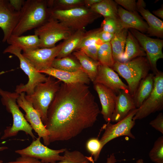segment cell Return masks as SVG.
<instances>
[{"instance_id": "29", "label": "cell", "mask_w": 163, "mask_h": 163, "mask_svg": "<svg viewBox=\"0 0 163 163\" xmlns=\"http://www.w3.org/2000/svg\"><path fill=\"white\" fill-rule=\"evenodd\" d=\"M51 67L57 69L69 72H75L79 70L83 71L78 62L68 56L55 58L52 63Z\"/></svg>"}, {"instance_id": "36", "label": "cell", "mask_w": 163, "mask_h": 163, "mask_svg": "<svg viewBox=\"0 0 163 163\" xmlns=\"http://www.w3.org/2000/svg\"><path fill=\"white\" fill-rule=\"evenodd\" d=\"M101 28L103 31L114 34L123 29L121 25L119 18H104L101 23Z\"/></svg>"}, {"instance_id": "27", "label": "cell", "mask_w": 163, "mask_h": 163, "mask_svg": "<svg viewBox=\"0 0 163 163\" xmlns=\"http://www.w3.org/2000/svg\"><path fill=\"white\" fill-rule=\"evenodd\" d=\"M117 4L112 0H101L100 2L94 5L90 8L93 12L104 18H111L119 19Z\"/></svg>"}, {"instance_id": "12", "label": "cell", "mask_w": 163, "mask_h": 163, "mask_svg": "<svg viewBox=\"0 0 163 163\" xmlns=\"http://www.w3.org/2000/svg\"><path fill=\"white\" fill-rule=\"evenodd\" d=\"M129 30L145 51L151 69L155 75L159 71L157 67V62L163 58V40L150 38L134 29Z\"/></svg>"}, {"instance_id": "4", "label": "cell", "mask_w": 163, "mask_h": 163, "mask_svg": "<svg viewBox=\"0 0 163 163\" xmlns=\"http://www.w3.org/2000/svg\"><path fill=\"white\" fill-rule=\"evenodd\" d=\"M111 68L126 81L129 92L133 97L140 82L148 75L151 69L145 56L137 57L124 62L114 61Z\"/></svg>"}, {"instance_id": "18", "label": "cell", "mask_w": 163, "mask_h": 163, "mask_svg": "<svg viewBox=\"0 0 163 163\" xmlns=\"http://www.w3.org/2000/svg\"><path fill=\"white\" fill-rule=\"evenodd\" d=\"M136 108L133 98L128 91L121 90L117 95L111 122H117Z\"/></svg>"}, {"instance_id": "47", "label": "cell", "mask_w": 163, "mask_h": 163, "mask_svg": "<svg viewBox=\"0 0 163 163\" xmlns=\"http://www.w3.org/2000/svg\"><path fill=\"white\" fill-rule=\"evenodd\" d=\"M136 163H144V162L142 159H139L136 161Z\"/></svg>"}, {"instance_id": "19", "label": "cell", "mask_w": 163, "mask_h": 163, "mask_svg": "<svg viewBox=\"0 0 163 163\" xmlns=\"http://www.w3.org/2000/svg\"><path fill=\"white\" fill-rule=\"evenodd\" d=\"M39 72L52 76L62 82L67 84L81 83L88 85L91 81L87 75L82 70L69 72L51 67Z\"/></svg>"}, {"instance_id": "43", "label": "cell", "mask_w": 163, "mask_h": 163, "mask_svg": "<svg viewBox=\"0 0 163 163\" xmlns=\"http://www.w3.org/2000/svg\"><path fill=\"white\" fill-rule=\"evenodd\" d=\"M101 0H84V4L87 8H91L94 5L100 2Z\"/></svg>"}, {"instance_id": "41", "label": "cell", "mask_w": 163, "mask_h": 163, "mask_svg": "<svg viewBox=\"0 0 163 163\" xmlns=\"http://www.w3.org/2000/svg\"><path fill=\"white\" fill-rule=\"evenodd\" d=\"M114 34L101 30L99 33L98 37L103 43L110 42Z\"/></svg>"}, {"instance_id": "33", "label": "cell", "mask_w": 163, "mask_h": 163, "mask_svg": "<svg viewBox=\"0 0 163 163\" xmlns=\"http://www.w3.org/2000/svg\"><path fill=\"white\" fill-rule=\"evenodd\" d=\"M151 160L155 163H163V136L159 137L155 142L149 153Z\"/></svg>"}, {"instance_id": "11", "label": "cell", "mask_w": 163, "mask_h": 163, "mask_svg": "<svg viewBox=\"0 0 163 163\" xmlns=\"http://www.w3.org/2000/svg\"><path fill=\"white\" fill-rule=\"evenodd\" d=\"M40 139L38 137L33 140L29 146L17 150L15 152L20 156H28L40 160L43 163H55L62 160L63 156L60 154L64 152L66 149L58 150L50 149L41 143Z\"/></svg>"}, {"instance_id": "39", "label": "cell", "mask_w": 163, "mask_h": 163, "mask_svg": "<svg viewBox=\"0 0 163 163\" xmlns=\"http://www.w3.org/2000/svg\"><path fill=\"white\" fill-rule=\"evenodd\" d=\"M149 124L156 130L163 134V113H159L154 119L150 122Z\"/></svg>"}, {"instance_id": "15", "label": "cell", "mask_w": 163, "mask_h": 163, "mask_svg": "<svg viewBox=\"0 0 163 163\" xmlns=\"http://www.w3.org/2000/svg\"><path fill=\"white\" fill-rule=\"evenodd\" d=\"M20 15V11H15L8 0H0V28L4 34L2 42H6L12 35Z\"/></svg>"}, {"instance_id": "25", "label": "cell", "mask_w": 163, "mask_h": 163, "mask_svg": "<svg viewBox=\"0 0 163 163\" xmlns=\"http://www.w3.org/2000/svg\"><path fill=\"white\" fill-rule=\"evenodd\" d=\"M73 54L78 61L83 72L93 82L97 75L100 62L89 57L80 50L73 52Z\"/></svg>"}, {"instance_id": "9", "label": "cell", "mask_w": 163, "mask_h": 163, "mask_svg": "<svg viewBox=\"0 0 163 163\" xmlns=\"http://www.w3.org/2000/svg\"><path fill=\"white\" fill-rule=\"evenodd\" d=\"M163 109V72L159 71L155 75L153 89L137 111L133 120H141Z\"/></svg>"}, {"instance_id": "32", "label": "cell", "mask_w": 163, "mask_h": 163, "mask_svg": "<svg viewBox=\"0 0 163 163\" xmlns=\"http://www.w3.org/2000/svg\"><path fill=\"white\" fill-rule=\"evenodd\" d=\"M101 30L100 27L92 30L89 32L85 33L76 50H79L90 45L96 44H101L103 43L98 37L99 33Z\"/></svg>"}, {"instance_id": "21", "label": "cell", "mask_w": 163, "mask_h": 163, "mask_svg": "<svg viewBox=\"0 0 163 163\" xmlns=\"http://www.w3.org/2000/svg\"><path fill=\"white\" fill-rule=\"evenodd\" d=\"M146 4L143 0H139L136 2L137 11L146 21L149 26L146 33L150 36L159 38L163 37V22L145 8Z\"/></svg>"}, {"instance_id": "20", "label": "cell", "mask_w": 163, "mask_h": 163, "mask_svg": "<svg viewBox=\"0 0 163 163\" xmlns=\"http://www.w3.org/2000/svg\"><path fill=\"white\" fill-rule=\"evenodd\" d=\"M119 21L123 28H132L142 33H146L149 26L138 13L129 12L119 6L118 8Z\"/></svg>"}, {"instance_id": "24", "label": "cell", "mask_w": 163, "mask_h": 163, "mask_svg": "<svg viewBox=\"0 0 163 163\" xmlns=\"http://www.w3.org/2000/svg\"><path fill=\"white\" fill-rule=\"evenodd\" d=\"M146 56L143 48L130 31L128 30L124 52L120 62H126L137 57Z\"/></svg>"}, {"instance_id": "28", "label": "cell", "mask_w": 163, "mask_h": 163, "mask_svg": "<svg viewBox=\"0 0 163 163\" xmlns=\"http://www.w3.org/2000/svg\"><path fill=\"white\" fill-rule=\"evenodd\" d=\"M85 33L84 30H78L65 40L56 58H61L68 56L76 50Z\"/></svg>"}, {"instance_id": "2", "label": "cell", "mask_w": 163, "mask_h": 163, "mask_svg": "<svg viewBox=\"0 0 163 163\" xmlns=\"http://www.w3.org/2000/svg\"><path fill=\"white\" fill-rule=\"evenodd\" d=\"M47 1L43 0L25 1L20 17L12 35L21 36L25 32L39 27L50 17Z\"/></svg>"}, {"instance_id": "13", "label": "cell", "mask_w": 163, "mask_h": 163, "mask_svg": "<svg viewBox=\"0 0 163 163\" xmlns=\"http://www.w3.org/2000/svg\"><path fill=\"white\" fill-rule=\"evenodd\" d=\"M25 96V92L19 94L17 99V103L25 112L24 117L39 137L43 139L44 145L48 146L50 144L49 139L50 133L43 123L40 114L26 99Z\"/></svg>"}, {"instance_id": "23", "label": "cell", "mask_w": 163, "mask_h": 163, "mask_svg": "<svg viewBox=\"0 0 163 163\" xmlns=\"http://www.w3.org/2000/svg\"><path fill=\"white\" fill-rule=\"evenodd\" d=\"M6 42L7 43L19 48L23 52L40 48V42L36 35L17 36L11 35Z\"/></svg>"}, {"instance_id": "1", "label": "cell", "mask_w": 163, "mask_h": 163, "mask_svg": "<svg viewBox=\"0 0 163 163\" xmlns=\"http://www.w3.org/2000/svg\"><path fill=\"white\" fill-rule=\"evenodd\" d=\"M100 112L88 85L61 82L44 125L50 133V143L70 140L92 127Z\"/></svg>"}, {"instance_id": "31", "label": "cell", "mask_w": 163, "mask_h": 163, "mask_svg": "<svg viewBox=\"0 0 163 163\" xmlns=\"http://www.w3.org/2000/svg\"><path fill=\"white\" fill-rule=\"evenodd\" d=\"M97 60L101 64L112 68L114 63L110 42L102 43L97 53Z\"/></svg>"}, {"instance_id": "3", "label": "cell", "mask_w": 163, "mask_h": 163, "mask_svg": "<svg viewBox=\"0 0 163 163\" xmlns=\"http://www.w3.org/2000/svg\"><path fill=\"white\" fill-rule=\"evenodd\" d=\"M19 94L3 90L0 88V95L2 104L5 106L7 111L11 113L13 118V124L7 127L4 130L1 139L16 136L20 131L24 132L30 136L33 140L37 138L33 133V129L27 121L24 115L20 110L17 99Z\"/></svg>"}, {"instance_id": "48", "label": "cell", "mask_w": 163, "mask_h": 163, "mask_svg": "<svg viewBox=\"0 0 163 163\" xmlns=\"http://www.w3.org/2000/svg\"><path fill=\"white\" fill-rule=\"evenodd\" d=\"M3 161L2 160H0V163H3Z\"/></svg>"}, {"instance_id": "5", "label": "cell", "mask_w": 163, "mask_h": 163, "mask_svg": "<svg viewBox=\"0 0 163 163\" xmlns=\"http://www.w3.org/2000/svg\"><path fill=\"white\" fill-rule=\"evenodd\" d=\"M61 83L60 80L49 75L45 82L36 86L31 94L25 95L26 99L40 114L44 125L47 121L49 107L59 89Z\"/></svg>"}, {"instance_id": "17", "label": "cell", "mask_w": 163, "mask_h": 163, "mask_svg": "<svg viewBox=\"0 0 163 163\" xmlns=\"http://www.w3.org/2000/svg\"><path fill=\"white\" fill-rule=\"evenodd\" d=\"M94 85L101 104V113L106 122H110L117 95L112 90L102 84L96 83Z\"/></svg>"}, {"instance_id": "7", "label": "cell", "mask_w": 163, "mask_h": 163, "mask_svg": "<svg viewBox=\"0 0 163 163\" xmlns=\"http://www.w3.org/2000/svg\"><path fill=\"white\" fill-rule=\"evenodd\" d=\"M73 33L72 29L51 17L34 30V34L40 40V48L53 47L58 42L66 40Z\"/></svg>"}, {"instance_id": "42", "label": "cell", "mask_w": 163, "mask_h": 163, "mask_svg": "<svg viewBox=\"0 0 163 163\" xmlns=\"http://www.w3.org/2000/svg\"><path fill=\"white\" fill-rule=\"evenodd\" d=\"M9 3L12 8L16 11H20L25 2L24 0H8Z\"/></svg>"}, {"instance_id": "46", "label": "cell", "mask_w": 163, "mask_h": 163, "mask_svg": "<svg viewBox=\"0 0 163 163\" xmlns=\"http://www.w3.org/2000/svg\"><path fill=\"white\" fill-rule=\"evenodd\" d=\"M1 135V133H0V136ZM8 148L6 146H2V147H0V151H3L4 150L7 149H8Z\"/></svg>"}, {"instance_id": "16", "label": "cell", "mask_w": 163, "mask_h": 163, "mask_svg": "<svg viewBox=\"0 0 163 163\" xmlns=\"http://www.w3.org/2000/svg\"><path fill=\"white\" fill-rule=\"evenodd\" d=\"M94 84H102L117 94L121 91H128L127 85L123 83L117 74L111 68L100 64ZM129 92V91H128Z\"/></svg>"}, {"instance_id": "45", "label": "cell", "mask_w": 163, "mask_h": 163, "mask_svg": "<svg viewBox=\"0 0 163 163\" xmlns=\"http://www.w3.org/2000/svg\"><path fill=\"white\" fill-rule=\"evenodd\" d=\"M117 161L116 157L113 153L110 154L107 159L106 163H115Z\"/></svg>"}, {"instance_id": "26", "label": "cell", "mask_w": 163, "mask_h": 163, "mask_svg": "<svg viewBox=\"0 0 163 163\" xmlns=\"http://www.w3.org/2000/svg\"><path fill=\"white\" fill-rule=\"evenodd\" d=\"M128 31V29L123 28L114 34L110 42L114 61H121L124 52Z\"/></svg>"}, {"instance_id": "38", "label": "cell", "mask_w": 163, "mask_h": 163, "mask_svg": "<svg viewBox=\"0 0 163 163\" xmlns=\"http://www.w3.org/2000/svg\"><path fill=\"white\" fill-rule=\"evenodd\" d=\"M115 2L130 12L138 13L137 11L136 2L135 0H115Z\"/></svg>"}, {"instance_id": "30", "label": "cell", "mask_w": 163, "mask_h": 163, "mask_svg": "<svg viewBox=\"0 0 163 163\" xmlns=\"http://www.w3.org/2000/svg\"><path fill=\"white\" fill-rule=\"evenodd\" d=\"M62 160L55 163H94L92 157L85 155L79 151H70L67 149L64 152Z\"/></svg>"}, {"instance_id": "37", "label": "cell", "mask_w": 163, "mask_h": 163, "mask_svg": "<svg viewBox=\"0 0 163 163\" xmlns=\"http://www.w3.org/2000/svg\"><path fill=\"white\" fill-rule=\"evenodd\" d=\"M101 44H96L90 45L83 48L79 50L82 51L88 56L93 60L98 61V51Z\"/></svg>"}, {"instance_id": "6", "label": "cell", "mask_w": 163, "mask_h": 163, "mask_svg": "<svg viewBox=\"0 0 163 163\" xmlns=\"http://www.w3.org/2000/svg\"><path fill=\"white\" fill-rule=\"evenodd\" d=\"M50 17L55 19L72 30H84L100 15L83 7L67 10L49 9Z\"/></svg>"}, {"instance_id": "8", "label": "cell", "mask_w": 163, "mask_h": 163, "mask_svg": "<svg viewBox=\"0 0 163 163\" xmlns=\"http://www.w3.org/2000/svg\"><path fill=\"white\" fill-rule=\"evenodd\" d=\"M21 50L18 47L9 45L3 51L14 54L19 59L20 67L28 76V80L25 84H20L16 86L15 92L20 94L26 92L27 95L31 94L36 86L38 84L46 81L47 77L44 74L40 72L21 53Z\"/></svg>"}, {"instance_id": "10", "label": "cell", "mask_w": 163, "mask_h": 163, "mask_svg": "<svg viewBox=\"0 0 163 163\" xmlns=\"http://www.w3.org/2000/svg\"><path fill=\"white\" fill-rule=\"evenodd\" d=\"M137 110L136 108L132 110L126 117L115 124H112L109 122L104 125L103 128L104 131L100 139L103 148L111 140L120 136H126L135 139L131 130L136 123L133 118Z\"/></svg>"}, {"instance_id": "14", "label": "cell", "mask_w": 163, "mask_h": 163, "mask_svg": "<svg viewBox=\"0 0 163 163\" xmlns=\"http://www.w3.org/2000/svg\"><path fill=\"white\" fill-rule=\"evenodd\" d=\"M62 45L60 43L50 48H38L23 52L22 54L38 72L51 67Z\"/></svg>"}, {"instance_id": "22", "label": "cell", "mask_w": 163, "mask_h": 163, "mask_svg": "<svg viewBox=\"0 0 163 163\" xmlns=\"http://www.w3.org/2000/svg\"><path fill=\"white\" fill-rule=\"evenodd\" d=\"M154 76L153 73H149L140 82L133 96L136 108L141 106L152 92L154 87Z\"/></svg>"}, {"instance_id": "35", "label": "cell", "mask_w": 163, "mask_h": 163, "mask_svg": "<svg viewBox=\"0 0 163 163\" xmlns=\"http://www.w3.org/2000/svg\"><path fill=\"white\" fill-rule=\"evenodd\" d=\"M86 148L87 151L91 155V157H93L94 161H96L103 148L100 140L97 138L89 139L86 142Z\"/></svg>"}, {"instance_id": "44", "label": "cell", "mask_w": 163, "mask_h": 163, "mask_svg": "<svg viewBox=\"0 0 163 163\" xmlns=\"http://www.w3.org/2000/svg\"><path fill=\"white\" fill-rule=\"evenodd\" d=\"M153 13L156 16L163 19V6L157 10L153 11Z\"/></svg>"}, {"instance_id": "40", "label": "cell", "mask_w": 163, "mask_h": 163, "mask_svg": "<svg viewBox=\"0 0 163 163\" xmlns=\"http://www.w3.org/2000/svg\"><path fill=\"white\" fill-rule=\"evenodd\" d=\"M6 163H43L40 160L34 158L26 156H21L15 161Z\"/></svg>"}, {"instance_id": "34", "label": "cell", "mask_w": 163, "mask_h": 163, "mask_svg": "<svg viewBox=\"0 0 163 163\" xmlns=\"http://www.w3.org/2000/svg\"><path fill=\"white\" fill-rule=\"evenodd\" d=\"M50 6L54 5V8L61 10H67L82 7L84 5L82 0H58L47 2Z\"/></svg>"}]
</instances>
